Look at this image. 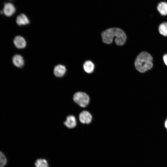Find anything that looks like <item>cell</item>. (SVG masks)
<instances>
[{"instance_id":"1","label":"cell","mask_w":167,"mask_h":167,"mask_svg":"<svg viewBox=\"0 0 167 167\" xmlns=\"http://www.w3.org/2000/svg\"><path fill=\"white\" fill-rule=\"evenodd\" d=\"M101 37L103 42L107 44H111L115 37V43L118 45L124 44L126 39L124 32L119 28H109L103 32Z\"/></svg>"},{"instance_id":"2","label":"cell","mask_w":167,"mask_h":167,"mask_svg":"<svg viewBox=\"0 0 167 167\" xmlns=\"http://www.w3.org/2000/svg\"><path fill=\"white\" fill-rule=\"evenodd\" d=\"M152 57L149 54L143 52L137 56L135 61V66L138 71L144 72L152 67Z\"/></svg>"},{"instance_id":"3","label":"cell","mask_w":167,"mask_h":167,"mask_svg":"<svg viewBox=\"0 0 167 167\" xmlns=\"http://www.w3.org/2000/svg\"><path fill=\"white\" fill-rule=\"evenodd\" d=\"M74 101L80 106L84 107L86 106L89 101V98L86 93L82 92H78L73 96Z\"/></svg>"},{"instance_id":"4","label":"cell","mask_w":167,"mask_h":167,"mask_svg":"<svg viewBox=\"0 0 167 167\" xmlns=\"http://www.w3.org/2000/svg\"><path fill=\"white\" fill-rule=\"evenodd\" d=\"M3 14L7 17L12 16L15 11V8L14 5L10 2L4 4L2 10Z\"/></svg>"},{"instance_id":"5","label":"cell","mask_w":167,"mask_h":167,"mask_svg":"<svg viewBox=\"0 0 167 167\" xmlns=\"http://www.w3.org/2000/svg\"><path fill=\"white\" fill-rule=\"evenodd\" d=\"M80 121L83 124H89L92 120L91 114L87 111H84L80 113L79 116Z\"/></svg>"},{"instance_id":"6","label":"cell","mask_w":167,"mask_h":167,"mask_svg":"<svg viewBox=\"0 0 167 167\" xmlns=\"http://www.w3.org/2000/svg\"><path fill=\"white\" fill-rule=\"evenodd\" d=\"M13 42L15 46L18 49H23L26 46V43L25 39L22 36H17L14 38Z\"/></svg>"},{"instance_id":"7","label":"cell","mask_w":167,"mask_h":167,"mask_svg":"<svg viewBox=\"0 0 167 167\" xmlns=\"http://www.w3.org/2000/svg\"><path fill=\"white\" fill-rule=\"evenodd\" d=\"M13 64L18 67H21L24 65V61L23 57L19 54L14 55L12 59Z\"/></svg>"},{"instance_id":"8","label":"cell","mask_w":167,"mask_h":167,"mask_svg":"<svg viewBox=\"0 0 167 167\" xmlns=\"http://www.w3.org/2000/svg\"><path fill=\"white\" fill-rule=\"evenodd\" d=\"M66 69L65 67L62 65H58L56 66L54 69V73L55 76L61 77L65 74Z\"/></svg>"},{"instance_id":"9","label":"cell","mask_w":167,"mask_h":167,"mask_svg":"<svg viewBox=\"0 0 167 167\" xmlns=\"http://www.w3.org/2000/svg\"><path fill=\"white\" fill-rule=\"evenodd\" d=\"M64 124L69 128H72L75 127L76 124V119L73 115L68 116L66 121L64 122Z\"/></svg>"},{"instance_id":"10","label":"cell","mask_w":167,"mask_h":167,"mask_svg":"<svg viewBox=\"0 0 167 167\" xmlns=\"http://www.w3.org/2000/svg\"><path fill=\"white\" fill-rule=\"evenodd\" d=\"M157 8L158 11L162 15H167V2H161L157 5Z\"/></svg>"},{"instance_id":"11","label":"cell","mask_w":167,"mask_h":167,"mask_svg":"<svg viewBox=\"0 0 167 167\" xmlns=\"http://www.w3.org/2000/svg\"><path fill=\"white\" fill-rule=\"evenodd\" d=\"M16 22L18 25L21 26L28 24L29 20L25 14H21L17 17Z\"/></svg>"},{"instance_id":"12","label":"cell","mask_w":167,"mask_h":167,"mask_svg":"<svg viewBox=\"0 0 167 167\" xmlns=\"http://www.w3.org/2000/svg\"><path fill=\"white\" fill-rule=\"evenodd\" d=\"M94 64L91 61H87L83 64V68L84 71L88 73H92L94 70Z\"/></svg>"},{"instance_id":"13","label":"cell","mask_w":167,"mask_h":167,"mask_svg":"<svg viewBox=\"0 0 167 167\" xmlns=\"http://www.w3.org/2000/svg\"><path fill=\"white\" fill-rule=\"evenodd\" d=\"M36 167H48V164L47 161L43 159H39L36 161Z\"/></svg>"},{"instance_id":"14","label":"cell","mask_w":167,"mask_h":167,"mask_svg":"<svg viewBox=\"0 0 167 167\" xmlns=\"http://www.w3.org/2000/svg\"><path fill=\"white\" fill-rule=\"evenodd\" d=\"M159 30L161 35L167 36V23L164 22L161 23L159 26Z\"/></svg>"},{"instance_id":"15","label":"cell","mask_w":167,"mask_h":167,"mask_svg":"<svg viewBox=\"0 0 167 167\" xmlns=\"http://www.w3.org/2000/svg\"><path fill=\"white\" fill-rule=\"evenodd\" d=\"M7 163L6 158L4 154L0 151V167H4Z\"/></svg>"},{"instance_id":"16","label":"cell","mask_w":167,"mask_h":167,"mask_svg":"<svg viewBox=\"0 0 167 167\" xmlns=\"http://www.w3.org/2000/svg\"><path fill=\"white\" fill-rule=\"evenodd\" d=\"M163 59L165 64L167 66V54L164 56Z\"/></svg>"},{"instance_id":"17","label":"cell","mask_w":167,"mask_h":167,"mask_svg":"<svg viewBox=\"0 0 167 167\" xmlns=\"http://www.w3.org/2000/svg\"><path fill=\"white\" fill-rule=\"evenodd\" d=\"M165 128L167 129V119L165 120Z\"/></svg>"}]
</instances>
